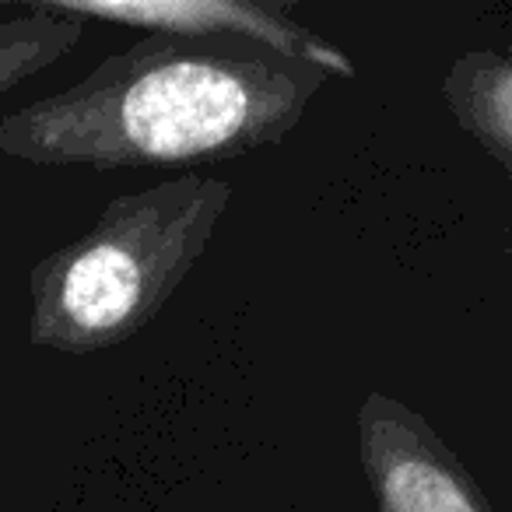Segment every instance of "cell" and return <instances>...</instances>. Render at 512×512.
<instances>
[{
  "instance_id": "obj_2",
  "label": "cell",
  "mask_w": 512,
  "mask_h": 512,
  "mask_svg": "<svg viewBox=\"0 0 512 512\" xmlns=\"http://www.w3.org/2000/svg\"><path fill=\"white\" fill-rule=\"evenodd\" d=\"M232 186L183 172L116 197L71 246L29 274V341L92 355L137 337L172 299L221 225Z\"/></svg>"
},
{
  "instance_id": "obj_3",
  "label": "cell",
  "mask_w": 512,
  "mask_h": 512,
  "mask_svg": "<svg viewBox=\"0 0 512 512\" xmlns=\"http://www.w3.org/2000/svg\"><path fill=\"white\" fill-rule=\"evenodd\" d=\"M11 8L29 15L71 18L81 25L106 22L144 29L148 36L239 39L295 64L316 67L330 78H355V64L344 50L292 22L285 8H264L249 0H11Z\"/></svg>"
},
{
  "instance_id": "obj_5",
  "label": "cell",
  "mask_w": 512,
  "mask_h": 512,
  "mask_svg": "<svg viewBox=\"0 0 512 512\" xmlns=\"http://www.w3.org/2000/svg\"><path fill=\"white\" fill-rule=\"evenodd\" d=\"M442 92L460 127L512 169V50L460 57Z\"/></svg>"
},
{
  "instance_id": "obj_1",
  "label": "cell",
  "mask_w": 512,
  "mask_h": 512,
  "mask_svg": "<svg viewBox=\"0 0 512 512\" xmlns=\"http://www.w3.org/2000/svg\"><path fill=\"white\" fill-rule=\"evenodd\" d=\"M330 74L239 39L144 36L85 81L0 120V155L43 169L214 165L281 144Z\"/></svg>"
},
{
  "instance_id": "obj_4",
  "label": "cell",
  "mask_w": 512,
  "mask_h": 512,
  "mask_svg": "<svg viewBox=\"0 0 512 512\" xmlns=\"http://www.w3.org/2000/svg\"><path fill=\"white\" fill-rule=\"evenodd\" d=\"M358 446L379 512H495L453 449L390 393L362 400Z\"/></svg>"
},
{
  "instance_id": "obj_6",
  "label": "cell",
  "mask_w": 512,
  "mask_h": 512,
  "mask_svg": "<svg viewBox=\"0 0 512 512\" xmlns=\"http://www.w3.org/2000/svg\"><path fill=\"white\" fill-rule=\"evenodd\" d=\"M8 11H15L11 0ZM81 32H85L81 22L29 15V11H18V18L11 22H0V95H8L25 78L57 64L64 53H71L81 43Z\"/></svg>"
}]
</instances>
